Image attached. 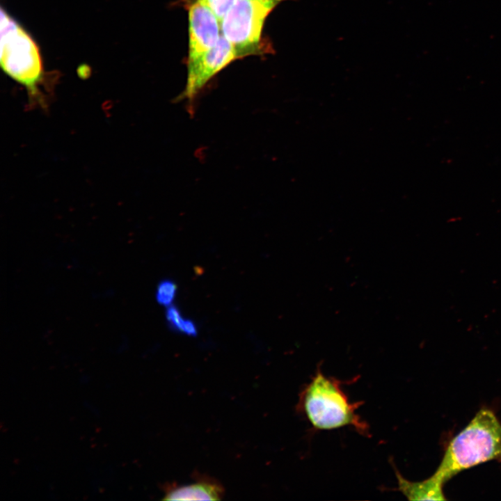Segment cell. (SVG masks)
<instances>
[{
	"label": "cell",
	"instance_id": "obj_1",
	"mask_svg": "<svg viewBox=\"0 0 501 501\" xmlns=\"http://www.w3.org/2000/svg\"><path fill=\"white\" fill-rule=\"evenodd\" d=\"M501 460V424L495 414L483 408L450 442L436 471L419 482L429 500H444L443 485L459 472L476 465Z\"/></svg>",
	"mask_w": 501,
	"mask_h": 501
},
{
	"label": "cell",
	"instance_id": "obj_2",
	"mask_svg": "<svg viewBox=\"0 0 501 501\" xmlns=\"http://www.w3.org/2000/svg\"><path fill=\"white\" fill-rule=\"evenodd\" d=\"M360 404L350 401L339 380L318 370L301 390L297 408L315 429L351 427L367 436L369 427L356 413Z\"/></svg>",
	"mask_w": 501,
	"mask_h": 501
},
{
	"label": "cell",
	"instance_id": "obj_3",
	"mask_svg": "<svg viewBox=\"0 0 501 501\" xmlns=\"http://www.w3.org/2000/svg\"><path fill=\"white\" fill-rule=\"evenodd\" d=\"M1 66L27 90L30 102L46 106L41 90L45 74L39 49L31 36L1 8Z\"/></svg>",
	"mask_w": 501,
	"mask_h": 501
},
{
	"label": "cell",
	"instance_id": "obj_4",
	"mask_svg": "<svg viewBox=\"0 0 501 501\" xmlns=\"http://www.w3.org/2000/svg\"><path fill=\"white\" fill-rule=\"evenodd\" d=\"M284 0H237L221 22L222 35L238 58L261 51V36L269 13Z\"/></svg>",
	"mask_w": 501,
	"mask_h": 501
},
{
	"label": "cell",
	"instance_id": "obj_5",
	"mask_svg": "<svg viewBox=\"0 0 501 501\" xmlns=\"http://www.w3.org/2000/svg\"><path fill=\"white\" fill-rule=\"evenodd\" d=\"M237 58L234 47L221 33L212 48L187 62L186 84L182 97L191 101L213 77Z\"/></svg>",
	"mask_w": 501,
	"mask_h": 501
},
{
	"label": "cell",
	"instance_id": "obj_6",
	"mask_svg": "<svg viewBox=\"0 0 501 501\" xmlns=\"http://www.w3.org/2000/svg\"><path fill=\"white\" fill-rule=\"evenodd\" d=\"M189 55L191 61L212 48L221 35V22L202 0L189 8Z\"/></svg>",
	"mask_w": 501,
	"mask_h": 501
},
{
	"label": "cell",
	"instance_id": "obj_7",
	"mask_svg": "<svg viewBox=\"0 0 501 501\" xmlns=\"http://www.w3.org/2000/svg\"><path fill=\"white\" fill-rule=\"evenodd\" d=\"M223 495L222 486L212 479L202 478L186 485H170L165 490L167 500H218Z\"/></svg>",
	"mask_w": 501,
	"mask_h": 501
},
{
	"label": "cell",
	"instance_id": "obj_8",
	"mask_svg": "<svg viewBox=\"0 0 501 501\" xmlns=\"http://www.w3.org/2000/svg\"><path fill=\"white\" fill-rule=\"evenodd\" d=\"M166 319L171 327L184 334L195 335L197 328L194 323L184 318L180 312L174 306H168L166 311Z\"/></svg>",
	"mask_w": 501,
	"mask_h": 501
},
{
	"label": "cell",
	"instance_id": "obj_9",
	"mask_svg": "<svg viewBox=\"0 0 501 501\" xmlns=\"http://www.w3.org/2000/svg\"><path fill=\"white\" fill-rule=\"evenodd\" d=\"M176 291L177 286L173 281L162 280L157 287L156 300L159 304L168 307L175 299Z\"/></svg>",
	"mask_w": 501,
	"mask_h": 501
},
{
	"label": "cell",
	"instance_id": "obj_10",
	"mask_svg": "<svg viewBox=\"0 0 501 501\" xmlns=\"http://www.w3.org/2000/svg\"><path fill=\"white\" fill-rule=\"evenodd\" d=\"M216 16L220 22L237 0H202Z\"/></svg>",
	"mask_w": 501,
	"mask_h": 501
}]
</instances>
